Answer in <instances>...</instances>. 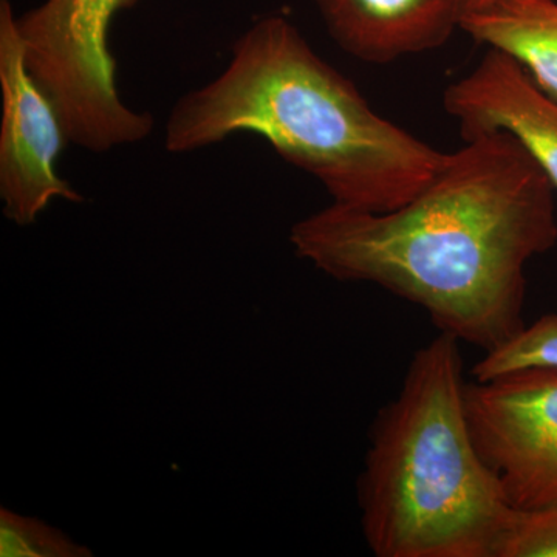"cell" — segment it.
Segmentation results:
<instances>
[{
  "label": "cell",
  "mask_w": 557,
  "mask_h": 557,
  "mask_svg": "<svg viewBox=\"0 0 557 557\" xmlns=\"http://www.w3.org/2000/svg\"><path fill=\"white\" fill-rule=\"evenodd\" d=\"M298 258L339 282L379 285L440 333L493 350L525 327V269L557 244L555 188L507 132L465 139L394 211L332 203L289 230Z\"/></svg>",
  "instance_id": "cell-1"
},
{
  "label": "cell",
  "mask_w": 557,
  "mask_h": 557,
  "mask_svg": "<svg viewBox=\"0 0 557 557\" xmlns=\"http://www.w3.org/2000/svg\"><path fill=\"white\" fill-rule=\"evenodd\" d=\"M236 134L267 139L319 180L332 203L368 212L408 203L448 157L370 108L282 14L255 22L218 78L180 98L164 148L188 153Z\"/></svg>",
  "instance_id": "cell-2"
},
{
  "label": "cell",
  "mask_w": 557,
  "mask_h": 557,
  "mask_svg": "<svg viewBox=\"0 0 557 557\" xmlns=\"http://www.w3.org/2000/svg\"><path fill=\"white\" fill-rule=\"evenodd\" d=\"M465 387L460 341L440 333L373 421L357 493L376 557H496L515 507L475 446Z\"/></svg>",
  "instance_id": "cell-3"
},
{
  "label": "cell",
  "mask_w": 557,
  "mask_h": 557,
  "mask_svg": "<svg viewBox=\"0 0 557 557\" xmlns=\"http://www.w3.org/2000/svg\"><path fill=\"white\" fill-rule=\"evenodd\" d=\"M135 2L46 0L16 16L28 72L57 109L69 143L89 152L135 145L156 124L121 100L109 47L113 16Z\"/></svg>",
  "instance_id": "cell-4"
},
{
  "label": "cell",
  "mask_w": 557,
  "mask_h": 557,
  "mask_svg": "<svg viewBox=\"0 0 557 557\" xmlns=\"http://www.w3.org/2000/svg\"><path fill=\"white\" fill-rule=\"evenodd\" d=\"M465 409L480 456L518 509L557 502V369L469 381Z\"/></svg>",
  "instance_id": "cell-5"
},
{
  "label": "cell",
  "mask_w": 557,
  "mask_h": 557,
  "mask_svg": "<svg viewBox=\"0 0 557 557\" xmlns=\"http://www.w3.org/2000/svg\"><path fill=\"white\" fill-rule=\"evenodd\" d=\"M0 200L3 215L30 226L54 199L84 197L58 172L69 143L57 109L25 64L24 42L10 0H0Z\"/></svg>",
  "instance_id": "cell-6"
},
{
  "label": "cell",
  "mask_w": 557,
  "mask_h": 557,
  "mask_svg": "<svg viewBox=\"0 0 557 557\" xmlns=\"http://www.w3.org/2000/svg\"><path fill=\"white\" fill-rule=\"evenodd\" d=\"M482 60L443 94V108L463 139L507 132L557 190V100L507 51L487 47Z\"/></svg>",
  "instance_id": "cell-7"
},
{
  "label": "cell",
  "mask_w": 557,
  "mask_h": 557,
  "mask_svg": "<svg viewBox=\"0 0 557 557\" xmlns=\"http://www.w3.org/2000/svg\"><path fill=\"white\" fill-rule=\"evenodd\" d=\"M348 57L384 65L445 46L468 0H309Z\"/></svg>",
  "instance_id": "cell-8"
},
{
  "label": "cell",
  "mask_w": 557,
  "mask_h": 557,
  "mask_svg": "<svg viewBox=\"0 0 557 557\" xmlns=\"http://www.w3.org/2000/svg\"><path fill=\"white\" fill-rule=\"evenodd\" d=\"M460 30L475 42L507 51L557 100L555 0H500L465 14Z\"/></svg>",
  "instance_id": "cell-9"
},
{
  "label": "cell",
  "mask_w": 557,
  "mask_h": 557,
  "mask_svg": "<svg viewBox=\"0 0 557 557\" xmlns=\"http://www.w3.org/2000/svg\"><path fill=\"white\" fill-rule=\"evenodd\" d=\"M533 368L557 369V313L544 314L507 343L485 351L471 369V376L475 381H490Z\"/></svg>",
  "instance_id": "cell-10"
},
{
  "label": "cell",
  "mask_w": 557,
  "mask_h": 557,
  "mask_svg": "<svg viewBox=\"0 0 557 557\" xmlns=\"http://www.w3.org/2000/svg\"><path fill=\"white\" fill-rule=\"evenodd\" d=\"M0 556L2 557H91L87 545L78 544L60 528L38 518L0 508Z\"/></svg>",
  "instance_id": "cell-11"
},
{
  "label": "cell",
  "mask_w": 557,
  "mask_h": 557,
  "mask_svg": "<svg viewBox=\"0 0 557 557\" xmlns=\"http://www.w3.org/2000/svg\"><path fill=\"white\" fill-rule=\"evenodd\" d=\"M496 557H557V502L515 508Z\"/></svg>",
  "instance_id": "cell-12"
},
{
  "label": "cell",
  "mask_w": 557,
  "mask_h": 557,
  "mask_svg": "<svg viewBox=\"0 0 557 557\" xmlns=\"http://www.w3.org/2000/svg\"><path fill=\"white\" fill-rule=\"evenodd\" d=\"M500 2V0H468V11H479L487 9V7L494 5V3Z\"/></svg>",
  "instance_id": "cell-13"
}]
</instances>
